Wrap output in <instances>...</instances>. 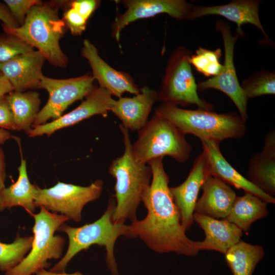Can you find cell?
I'll return each mask as SVG.
<instances>
[{"instance_id":"34","label":"cell","mask_w":275,"mask_h":275,"mask_svg":"<svg viewBox=\"0 0 275 275\" xmlns=\"http://www.w3.org/2000/svg\"><path fill=\"white\" fill-rule=\"evenodd\" d=\"M0 20L3 25L10 28L19 26V24L14 18L8 7L5 4L0 2Z\"/></svg>"},{"instance_id":"14","label":"cell","mask_w":275,"mask_h":275,"mask_svg":"<svg viewBox=\"0 0 275 275\" xmlns=\"http://www.w3.org/2000/svg\"><path fill=\"white\" fill-rule=\"evenodd\" d=\"M81 54L88 61L92 75L99 87L107 90L112 96L118 98L128 92L133 95L140 93V89L127 73L118 71L109 66L99 55L96 46L88 39H84Z\"/></svg>"},{"instance_id":"38","label":"cell","mask_w":275,"mask_h":275,"mask_svg":"<svg viewBox=\"0 0 275 275\" xmlns=\"http://www.w3.org/2000/svg\"><path fill=\"white\" fill-rule=\"evenodd\" d=\"M33 275H85L79 271H76L73 273H66L64 272H56L50 271H47L45 269H41Z\"/></svg>"},{"instance_id":"31","label":"cell","mask_w":275,"mask_h":275,"mask_svg":"<svg viewBox=\"0 0 275 275\" xmlns=\"http://www.w3.org/2000/svg\"><path fill=\"white\" fill-rule=\"evenodd\" d=\"M33 50V47L15 36L7 33L0 35V64Z\"/></svg>"},{"instance_id":"35","label":"cell","mask_w":275,"mask_h":275,"mask_svg":"<svg viewBox=\"0 0 275 275\" xmlns=\"http://www.w3.org/2000/svg\"><path fill=\"white\" fill-rule=\"evenodd\" d=\"M6 178V166L4 152L0 145V193L4 189Z\"/></svg>"},{"instance_id":"23","label":"cell","mask_w":275,"mask_h":275,"mask_svg":"<svg viewBox=\"0 0 275 275\" xmlns=\"http://www.w3.org/2000/svg\"><path fill=\"white\" fill-rule=\"evenodd\" d=\"M18 131L26 133L32 128L40 111V94L35 91H12L6 95Z\"/></svg>"},{"instance_id":"18","label":"cell","mask_w":275,"mask_h":275,"mask_svg":"<svg viewBox=\"0 0 275 275\" xmlns=\"http://www.w3.org/2000/svg\"><path fill=\"white\" fill-rule=\"evenodd\" d=\"M260 0H234L230 3L218 6H193L190 20L206 15H219L236 23V33L239 36H244L241 26L244 24L254 25L261 31L270 44V40L267 36L261 24L259 15Z\"/></svg>"},{"instance_id":"16","label":"cell","mask_w":275,"mask_h":275,"mask_svg":"<svg viewBox=\"0 0 275 275\" xmlns=\"http://www.w3.org/2000/svg\"><path fill=\"white\" fill-rule=\"evenodd\" d=\"M203 153L210 176L217 178L228 185L245 193H251L267 203L274 204L275 198L268 195L251 183L235 169L222 155L218 142L202 140Z\"/></svg>"},{"instance_id":"24","label":"cell","mask_w":275,"mask_h":275,"mask_svg":"<svg viewBox=\"0 0 275 275\" xmlns=\"http://www.w3.org/2000/svg\"><path fill=\"white\" fill-rule=\"evenodd\" d=\"M267 204L258 197L245 193L242 196L236 197L225 219L247 233L254 222L267 216Z\"/></svg>"},{"instance_id":"7","label":"cell","mask_w":275,"mask_h":275,"mask_svg":"<svg viewBox=\"0 0 275 275\" xmlns=\"http://www.w3.org/2000/svg\"><path fill=\"white\" fill-rule=\"evenodd\" d=\"M40 208L39 212L31 215L35 223L31 250L22 260L6 272L5 275H33L49 267V260L61 258L66 240L54 233L69 219L65 215L50 212L43 207Z\"/></svg>"},{"instance_id":"37","label":"cell","mask_w":275,"mask_h":275,"mask_svg":"<svg viewBox=\"0 0 275 275\" xmlns=\"http://www.w3.org/2000/svg\"><path fill=\"white\" fill-rule=\"evenodd\" d=\"M13 91V88L0 71V97Z\"/></svg>"},{"instance_id":"13","label":"cell","mask_w":275,"mask_h":275,"mask_svg":"<svg viewBox=\"0 0 275 275\" xmlns=\"http://www.w3.org/2000/svg\"><path fill=\"white\" fill-rule=\"evenodd\" d=\"M84 99L71 112L57 119L32 128L26 134L30 138L50 136L59 130L74 125L93 116L106 117L115 101L107 90L96 86Z\"/></svg>"},{"instance_id":"27","label":"cell","mask_w":275,"mask_h":275,"mask_svg":"<svg viewBox=\"0 0 275 275\" xmlns=\"http://www.w3.org/2000/svg\"><path fill=\"white\" fill-rule=\"evenodd\" d=\"M100 4L98 0H76L69 3L62 19L72 35L78 36L82 33L89 18Z\"/></svg>"},{"instance_id":"26","label":"cell","mask_w":275,"mask_h":275,"mask_svg":"<svg viewBox=\"0 0 275 275\" xmlns=\"http://www.w3.org/2000/svg\"><path fill=\"white\" fill-rule=\"evenodd\" d=\"M248 180L265 194L275 195V154L262 150L251 159Z\"/></svg>"},{"instance_id":"15","label":"cell","mask_w":275,"mask_h":275,"mask_svg":"<svg viewBox=\"0 0 275 275\" xmlns=\"http://www.w3.org/2000/svg\"><path fill=\"white\" fill-rule=\"evenodd\" d=\"M208 176L205 157L202 153L195 159L185 181L177 186L170 187L180 213L181 224L185 231L193 224V214L199 193Z\"/></svg>"},{"instance_id":"10","label":"cell","mask_w":275,"mask_h":275,"mask_svg":"<svg viewBox=\"0 0 275 275\" xmlns=\"http://www.w3.org/2000/svg\"><path fill=\"white\" fill-rule=\"evenodd\" d=\"M90 73L67 79H56L43 75L39 88L48 93V99L39 112L32 128L57 119L74 102L84 99L95 88Z\"/></svg>"},{"instance_id":"29","label":"cell","mask_w":275,"mask_h":275,"mask_svg":"<svg viewBox=\"0 0 275 275\" xmlns=\"http://www.w3.org/2000/svg\"><path fill=\"white\" fill-rule=\"evenodd\" d=\"M241 87L248 99L275 94V73L262 69L244 80Z\"/></svg>"},{"instance_id":"30","label":"cell","mask_w":275,"mask_h":275,"mask_svg":"<svg viewBox=\"0 0 275 275\" xmlns=\"http://www.w3.org/2000/svg\"><path fill=\"white\" fill-rule=\"evenodd\" d=\"M221 56V48L210 50L199 47L195 54L190 56L189 61L198 72L207 77H214L223 69V65L219 61Z\"/></svg>"},{"instance_id":"5","label":"cell","mask_w":275,"mask_h":275,"mask_svg":"<svg viewBox=\"0 0 275 275\" xmlns=\"http://www.w3.org/2000/svg\"><path fill=\"white\" fill-rule=\"evenodd\" d=\"M155 114L168 120L185 135L193 134L201 141L220 143L228 139H240L244 136L246 131L245 122L235 112L217 114L212 111L187 109L162 103Z\"/></svg>"},{"instance_id":"19","label":"cell","mask_w":275,"mask_h":275,"mask_svg":"<svg viewBox=\"0 0 275 275\" xmlns=\"http://www.w3.org/2000/svg\"><path fill=\"white\" fill-rule=\"evenodd\" d=\"M157 101V91L145 86L132 97H121L115 100L111 112L129 131H139L148 121L152 107Z\"/></svg>"},{"instance_id":"17","label":"cell","mask_w":275,"mask_h":275,"mask_svg":"<svg viewBox=\"0 0 275 275\" xmlns=\"http://www.w3.org/2000/svg\"><path fill=\"white\" fill-rule=\"evenodd\" d=\"M45 60L41 52L33 50L0 64V71L14 91L24 92L28 89L39 88Z\"/></svg>"},{"instance_id":"1","label":"cell","mask_w":275,"mask_h":275,"mask_svg":"<svg viewBox=\"0 0 275 275\" xmlns=\"http://www.w3.org/2000/svg\"><path fill=\"white\" fill-rule=\"evenodd\" d=\"M163 159L155 158L147 163L151 169L152 179L142 198L147 213L143 219L132 222L129 229L134 237H139L155 252L195 257L200 251L198 241L187 237L181 224Z\"/></svg>"},{"instance_id":"11","label":"cell","mask_w":275,"mask_h":275,"mask_svg":"<svg viewBox=\"0 0 275 275\" xmlns=\"http://www.w3.org/2000/svg\"><path fill=\"white\" fill-rule=\"evenodd\" d=\"M215 29L221 33L223 41L225 59L223 69L217 76L199 82L198 89L202 91L213 89L225 94L233 102L240 116L246 122L248 118V99L239 82L234 63V47L239 36L233 35L229 25L222 20L216 21Z\"/></svg>"},{"instance_id":"4","label":"cell","mask_w":275,"mask_h":275,"mask_svg":"<svg viewBox=\"0 0 275 275\" xmlns=\"http://www.w3.org/2000/svg\"><path fill=\"white\" fill-rule=\"evenodd\" d=\"M116 206L114 198L108 201L107 208L101 216L90 224L79 227H73L63 224L58 231L66 233L68 237L67 250L61 259L49 271L64 272L66 267L72 259L78 253L86 250L92 245L104 246L106 251L105 262L112 275L118 274L114 249L117 239L122 236L134 238L129 225L115 224L112 219Z\"/></svg>"},{"instance_id":"25","label":"cell","mask_w":275,"mask_h":275,"mask_svg":"<svg viewBox=\"0 0 275 275\" xmlns=\"http://www.w3.org/2000/svg\"><path fill=\"white\" fill-rule=\"evenodd\" d=\"M264 254L262 246L240 240L226 252L225 258L233 275H252Z\"/></svg>"},{"instance_id":"8","label":"cell","mask_w":275,"mask_h":275,"mask_svg":"<svg viewBox=\"0 0 275 275\" xmlns=\"http://www.w3.org/2000/svg\"><path fill=\"white\" fill-rule=\"evenodd\" d=\"M191 54L187 48L178 47L170 55L157 91L158 101L184 107L194 104L198 108L212 111L213 105L198 94L197 84L189 61Z\"/></svg>"},{"instance_id":"22","label":"cell","mask_w":275,"mask_h":275,"mask_svg":"<svg viewBox=\"0 0 275 275\" xmlns=\"http://www.w3.org/2000/svg\"><path fill=\"white\" fill-rule=\"evenodd\" d=\"M18 171V176L16 182L8 187H5L0 193V212L20 206L32 215L37 208L35 199L38 186L30 182L26 161L22 157Z\"/></svg>"},{"instance_id":"21","label":"cell","mask_w":275,"mask_h":275,"mask_svg":"<svg viewBox=\"0 0 275 275\" xmlns=\"http://www.w3.org/2000/svg\"><path fill=\"white\" fill-rule=\"evenodd\" d=\"M203 193L197 200L194 213L214 218L225 219L237 196L229 185L216 177L208 176L201 187Z\"/></svg>"},{"instance_id":"2","label":"cell","mask_w":275,"mask_h":275,"mask_svg":"<svg viewBox=\"0 0 275 275\" xmlns=\"http://www.w3.org/2000/svg\"><path fill=\"white\" fill-rule=\"evenodd\" d=\"M119 128L123 136L124 150L121 156L112 161L108 172L116 180V206L113 221L115 224H124L128 219L132 222L137 219V209L151 184L152 172L148 164L141 163L136 159L129 131L122 124L119 125Z\"/></svg>"},{"instance_id":"12","label":"cell","mask_w":275,"mask_h":275,"mask_svg":"<svg viewBox=\"0 0 275 275\" xmlns=\"http://www.w3.org/2000/svg\"><path fill=\"white\" fill-rule=\"evenodd\" d=\"M126 8L112 26V36L119 41L122 31L137 20L166 13L178 20H189L193 6L184 0H124Z\"/></svg>"},{"instance_id":"39","label":"cell","mask_w":275,"mask_h":275,"mask_svg":"<svg viewBox=\"0 0 275 275\" xmlns=\"http://www.w3.org/2000/svg\"><path fill=\"white\" fill-rule=\"evenodd\" d=\"M12 138V135L8 130L0 128V145L4 144Z\"/></svg>"},{"instance_id":"20","label":"cell","mask_w":275,"mask_h":275,"mask_svg":"<svg viewBox=\"0 0 275 275\" xmlns=\"http://www.w3.org/2000/svg\"><path fill=\"white\" fill-rule=\"evenodd\" d=\"M193 220L205 235L203 241H198L199 251H215L225 254L232 245L241 240L242 231L225 218L219 220L194 213Z\"/></svg>"},{"instance_id":"6","label":"cell","mask_w":275,"mask_h":275,"mask_svg":"<svg viewBox=\"0 0 275 275\" xmlns=\"http://www.w3.org/2000/svg\"><path fill=\"white\" fill-rule=\"evenodd\" d=\"M138 132L132 148L136 159L141 163L147 164L164 156L182 163L190 156L192 146L185 139V135L161 116L154 114Z\"/></svg>"},{"instance_id":"36","label":"cell","mask_w":275,"mask_h":275,"mask_svg":"<svg viewBox=\"0 0 275 275\" xmlns=\"http://www.w3.org/2000/svg\"><path fill=\"white\" fill-rule=\"evenodd\" d=\"M263 150L275 154L274 129L270 131L265 136Z\"/></svg>"},{"instance_id":"32","label":"cell","mask_w":275,"mask_h":275,"mask_svg":"<svg viewBox=\"0 0 275 275\" xmlns=\"http://www.w3.org/2000/svg\"><path fill=\"white\" fill-rule=\"evenodd\" d=\"M4 2L20 26L23 23L30 10L42 1L39 0H5Z\"/></svg>"},{"instance_id":"28","label":"cell","mask_w":275,"mask_h":275,"mask_svg":"<svg viewBox=\"0 0 275 275\" xmlns=\"http://www.w3.org/2000/svg\"><path fill=\"white\" fill-rule=\"evenodd\" d=\"M33 236L21 237L18 233L10 243L0 240V270L7 272L18 264L31 250Z\"/></svg>"},{"instance_id":"3","label":"cell","mask_w":275,"mask_h":275,"mask_svg":"<svg viewBox=\"0 0 275 275\" xmlns=\"http://www.w3.org/2000/svg\"><path fill=\"white\" fill-rule=\"evenodd\" d=\"M68 3L41 2L30 10L21 25L10 28L2 24L3 30L5 33L15 36L36 48L51 65L65 68L68 59L61 48L60 41L67 28L59 17V9Z\"/></svg>"},{"instance_id":"9","label":"cell","mask_w":275,"mask_h":275,"mask_svg":"<svg viewBox=\"0 0 275 275\" xmlns=\"http://www.w3.org/2000/svg\"><path fill=\"white\" fill-rule=\"evenodd\" d=\"M103 185V181L97 179L86 186L60 181L48 188L38 186L35 204L37 207H43L79 222L81 221L83 208L100 196Z\"/></svg>"},{"instance_id":"33","label":"cell","mask_w":275,"mask_h":275,"mask_svg":"<svg viewBox=\"0 0 275 275\" xmlns=\"http://www.w3.org/2000/svg\"><path fill=\"white\" fill-rule=\"evenodd\" d=\"M0 128L17 130L6 95L0 97Z\"/></svg>"}]
</instances>
